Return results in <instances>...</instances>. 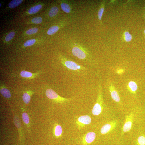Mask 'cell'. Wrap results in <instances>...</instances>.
Returning a JSON list of instances; mask_svg holds the SVG:
<instances>
[{"label": "cell", "mask_w": 145, "mask_h": 145, "mask_svg": "<svg viewBox=\"0 0 145 145\" xmlns=\"http://www.w3.org/2000/svg\"><path fill=\"white\" fill-rule=\"evenodd\" d=\"M103 103L102 87L101 83H99L97 99L92 110V114L94 115L98 116L101 113L103 109Z\"/></svg>", "instance_id": "cell-1"}, {"label": "cell", "mask_w": 145, "mask_h": 145, "mask_svg": "<svg viewBox=\"0 0 145 145\" xmlns=\"http://www.w3.org/2000/svg\"><path fill=\"white\" fill-rule=\"evenodd\" d=\"M61 62L64 67L71 70L79 72L86 69L85 68L80 64L63 57L61 58Z\"/></svg>", "instance_id": "cell-2"}, {"label": "cell", "mask_w": 145, "mask_h": 145, "mask_svg": "<svg viewBox=\"0 0 145 145\" xmlns=\"http://www.w3.org/2000/svg\"><path fill=\"white\" fill-rule=\"evenodd\" d=\"M46 95L49 99L57 103H63L71 101L72 98L67 99L59 95L55 91L51 89H48L46 92Z\"/></svg>", "instance_id": "cell-3"}, {"label": "cell", "mask_w": 145, "mask_h": 145, "mask_svg": "<svg viewBox=\"0 0 145 145\" xmlns=\"http://www.w3.org/2000/svg\"><path fill=\"white\" fill-rule=\"evenodd\" d=\"M72 52L74 56L81 60L86 59L88 55L86 50L83 47L78 45L74 46L72 48Z\"/></svg>", "instance_id": "cell-4"}, {"label": "cell", "mask_w": 145, "mask_h": 145, "mask_svg": "<svg viewBox=\"0 0 145 145\" xmlns=\"http://www.w3.org/2000/svg\"><path fill=\"white\" fill-rule=\"evenodd\" d=\"M134 118V115L132 113L127 115L125 122L122 128V133L130 131L131 128Z\"/></svg>", "instance_id": "cell-5"}, {"label": "cell", "mask_w": 145, "mask_h": 145, "mask_svg": "<svg viewBox=\"0 0 145 145\" xmlns=\"http://www.w3.org/2000/svg\"><path fill=\"white\" fill-rule=\"evenodd\" d=\"M118 124V121L116 120L106 124L102 127L101 130V133L105 134L110 132L116 127Z\"/></svg>", "instance_id": "cell-6"}, {"label": "cell", "mask_w": 145, "mask_h": 145, "mask_svg": "<svg viewBox=\"0 0 145 145\" xmlns=\"http://www.w3.org/2000/svg\"><path fill=\"white\" fill-rule=\"evenodd\" d=\"M109 88L112 99L117 103H119L120 101V98L114 86L112 84L110 85Z\"/></svg>", "instance_id": "cell-7"}, {"label": "cell", "mask_w": 145, "mask_h": 145, "mask_svg": "<svg viewBox=\"0 0 145 145\" xmlns=\"http://www.w3.org/2000/svg\"><path fill=\"white\" fill-rule=\"evenodd\" d=\"M78 122L80 124L83 125H88L91 123V119L90 117L88 115L81 116L78 119Z\"/></svg>", "instance_id": "cell-8"}, {"label": "cell", "mask_w": 145, "mask_h": 145, "mask_svg": "<svg viewBox=\"0 0 145 145\" xmlns=\"http://www.w3.org/2000/svg\"><path fill=\"white\" fill-rule=\"evenodd\" d=\"M61 8L64 12L69 13L71 12L72 8L70 4L67 1L64 2L61 4Z\"/></svg>", "instance_id": "cell-9"}, {"label": "cell", "mask_w": 145, "mask_h": 145, "mask_svg": "<svg viewBox=\"0 0 145 145\" xmlns=\"http://www.w3.org/2000/svg\"><path fill=\"white\" fill-rule=\"evenodd\" d=\"M39 74V73H32L25 71H21L20 73V75L21 77L30 79L35 77Z\"/></svg>", "instance_id": "cell-10"}, {"label": "cell", "mask_w": 145, "mask_h": 145, "mask_svg": "<svg viewBox=\"0 0 145 145\" xmlns=\"http://www.w3.org/2000/svg\"><path fill=\"white\" fill-rule=\"evenodd\" d=\"M128 89L129 91L132 94H136V91L138 87L136 83L133 81H130L128 83Z\"/></svg>", "instance_id": "cell-11"}, {"label": "cell", "mask_w": 145, "mask_h": 145, "mask_svg": "<svg viewBox=\"0 0 145 145\" xmlns=\"http://www.w3.org/2000/svg\"><path fill=\"white\" fill-rule=\"evenodd\" d=\"M96 138V134L93 132H90L86 134L85 137V140L86 142L90 143L92 142Z\"/></svg>", "instance_id": "cell-12"}, {"label": "cell", "mask_w": 145, "mask_h": 145, "mask_svg": "<svg viewBox=\"0 0 145 145\" xmlns=\"http://www.w3.org/2000/svg\"><path fill=\"white\" fill-rule=\"evenodd\" d=\"M0 92L2 95L5 98H9L11 96L10 91L4 86L1 85Z\"/></svg>", "instance_id": "cell-13"}, {"label": "cell", "mask_w": 145, "mask_h": 145, "mask_svg": "<svg viewBox=\"0 0 145 145\" xmlns=\"http://www.w3.org/2000/svg\"><path fill=\"white\" fill-rule=\"evenodd\" d=\"M32 94L31 91H27L24 93L23 96V99L24 103L26 104H28L29 103L31 99V95Z\"/></svg>", "instance_id": "cell-14"}, {"label": "cell", "mask_w": 145, "mask_h": 145, "mask_svg": "<svg viewBox=\"0 0 145 145\" xmlns=\"http://www.w3.org/2000/svg\"><path fill=\"white\" fill-rule=\"evenodd\" d=\"M42 5L39 4L30 8L28 11L29 13L30 14H34L38 12L42 8Z\"/></svg>", "instance_id": "cell-15"}, {"label": "cell", "mask_w": 145, "mask_h": 145, "mask_svg": "<svg viewBox=\"0 0 145 145\" xmlns=\"http://www.w3.org/2000/svg\"><path fill=\"white\" fill-rule=\"evenodd\" d=\"M23 0H13L8 4L9 7L13 8L17 7L23 2Z\"/></svg>", "instance_id": "cell-16"}, {"label": "cell", "mask_w": 145, "mask_h": 145, "mask_svg": "<svg viewBox=\"0 0 145 145\" xmlns=\"http://www.w3.org/2000/svg\"><path fill=\"white\" fill-rule=\"evenodd\" d=\"M59 10L58 8L56 6L52 7L49 11L48 15L51 17H54L58 14Z\"/></svg>", "instance_id": "cell-17"}, {"label": "cell", "mask_w": 145, "mask_h": 145, "mask_svg": "<svg viewBox=\"0 0 145 145\" xmlns=\"http://www.w3.org/2000/svg\"><path fill=\"white\" fill-rule=\"evenodd\" d=\"M59 27L57 26H54L51 27L48 30L47 34L49 35H52L55 34L58 30Z\"/></svg>", "instance_id": "cell-18"}, {"label": "cell", "mask_w": 145, "mask_h": 145, "mask_svg": "<svg viewBox=\"0 0 145 145\" xmlns=\"http://www.w3.org/2000/svg\"><path fill=\"white\" fill-rule=\"evenodd\" d=\"M62 127L60 125H57L55 127V135L57 137L60 136L62 133Z\"/></svg>", "instance_id": "cell-19"}, {"label": "cell", "mask_w": 145, "mask_h": 145, "mask_svg": "<svg viewBox=\"0 0 145 145\" xmlns=\"http://www.w3.org/2000/svg\"><path fill=\"white\" fill-rule=\"evenodd\" d=\"M22 118L24 122L26 125H28L30 120L28 115L26 112H24L22 114Z\"/></svg>", "instance_id": "cell-20"}, {"label": "cell", "mask_w": 145, "mask_h": 145, "mask_svg": "<svg viewBox=\"0 0 145 145\" xmlns=\"http://www.w3.org/2000/svg\"><path fill=\"white\" fill-rule=\"evenodd\" d=\"M138 145H145V137L143 136H139L137 139Z\"/></svg>", "instance_id": "cell-21"}, {"label": "cell", "mask_w": 145, "mask_h": 145, "mask_svg": "<svg viewBox=\"0 0 145 145\" xmlns=\"http://www.w3.org/2000/svg\"><path fill=\"white\" fill-rule=\"evenodd\" d=\"M36 42V40L35 39H31L26 41L24 44L25 47H28L33 45Z\"/></svg>", "instance_id": "cell-22"}, {"label": "cell", "mask_w": 145, "mask_h": 145, "mask_svg": "<svg viewBox=\"0 0 145 145\" xmlns=\"http://www.w3.org/2000/svg\"><path fill=\"white\" fill-rule=\"evenodd\" d=\"M38 29L36 28L30 29L26 31V34L28 35H31L36 34L38 31Z\"/></svg>", "instance_id": "cell-23"}, {"label": "cell", "mask_w": 145, "mask_h": 145, "mask_svg": "<svg viewBox=\"0 0 145 145\" xmlns=\"http://www.w3.org/2000/svg\"><path fill=\"white\" fill-rule=\"evenodd\" d=\"M15 34L14 32H10L5 37V41H9L12 39L14 37Z\"/></svg>", "instance_id": "cell-24"}, {"label": "cell", "mask_w": 145, "mask_h": 145, "mask_svg": "<svg viewBox=\"0 0 145 145\" xmlns=\"http://www.w3.org/2000/svg\"><path fill=\"white\" fill-rule=\"evenodd\" d=\"M125 38L126 41L130 42L132 39V35L128 32H125Z\"/></svg>", "instance_id": "cell-25"}, {"label": "cell", "mask_w": 145, "mask_h": 145, "mask_svg": "<svg viewBox=\"0 0 145 145\" xmlns=\"http://www.w3.org/2000/svg\"><path fill=\"white\" fill-rule=\"evenodd\" d=\"M32 23L35 24H39L42 21V18L40 17H38L34 18L31 20Z\"/></svg>", "instance_id": "cell-26"}, {"label": "cell", "mask_w": 145, "mask_h": 145, "mask_svg": "<svg viewBox=\"0 0 145 145\" xmlns=\"http://www.w3.org/2000/svg\"><path fill=\"white\" fill-rule=\"evenodd\" d=\"M104 8L103 7L99 9L98 12V17L99 19L101 20L102 19V16H103V13L104 12Z\"/></svg>", "instance_id": "cell-27"}, {"label": "cell", "mask_w": 145, "mask_h": 145, "mask_svg": "<svg viewBox=\"0 0 145 145\" xmlns=\"http://www.w3.org/2000/svg\"><path fill=\"white\" fill-rule=\"evenodd\" d=\"M124 72V70L122 69L119 70L117 72V73L119 74H122Z\"/></svg>", "instance_id": "cell-28"}, {"label": "cell", "mask_w": 145, "mask_h": 145, "mask_svg": "<svg viewBox=\"0 0 145 145\" xmlns=\"http://www.w3.org/2000/svg\"><path fill=\"white\" fill-rule=\"evenodd\" d=\"M1 3L0 4V7H1L2 6Z\"/></svg>", "instance_id": "cell-29"}, {"label": "cell", "mask_w": 145, "mask_h": 145, "mask_svg": "<svg viewBox=\"0 0 145 145\" xmlns=\"http://www.w3.org/2000/svg\"><path fill=\"white\" fill-rule=\"evenodd\" d=\"M144 34H145V30H144Z\"/></svg>", "instance_id": "cell-30"}]
</instances>
